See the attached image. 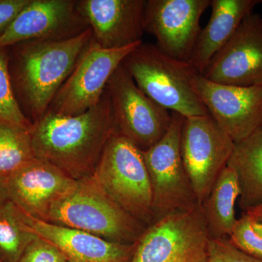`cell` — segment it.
I'll return each mask as SVG.
<instances>
[{"instance_id": "obj_1", "label": "cell", "mask_w": 262, "mask_h": 262, "mask_svg": "<svg viewBox=\"0 0 262 262\" xmlns=\"http://www.w3.org/2000/svg\"><path fill=\"white\" fill-rule=\"evenodd\" d=\"M118 131L106 89L89 111L76 116L46 114L30 130L33 152L75 180L92 176L110 138Z\"/></svg>"}, {"instance_id": "obj_2", "label": "cell", "mask_w": 262, "mask_h": 262, "mask_svg": "<svg viewBox=\"0 0 262 262\" xmlns=\"http://www.w3.org/2000/svg\"><path fill=\"white\" fill-rule=\"evenodd\" d=\"M91 29L63 41L31 40L10 46L12 85L31 123L40 120L92 42Z\"/></svg>"}, {"instance_id": "obj_3", "label": "cell", "mask_w": 262, "mask_h": 262, "mask_svg": "<svg viewBox=\"0 0 262 262\" xmlns=\"http://www.w3.org/2000/svg\"><path fill=\"white\" fill-rule=\"evenodd\" d=\"M44 222L89 232L111 242L134 244L146 226L106 194L92 176L51 207Z\"/></svg>"}, {"instance_id": "obj_4", "label": "cell", "mask_w": 262, "mask_h": 262, "mask_svg": "<svg viewBox=\"0 0 262 262\" xmlns=\"http://www.w3.org/2000/svg\"><path fill=\"white\" fill-rule=\"evenodd\" d=\"M92 177L122 209L146 227L154 223L152 190L142 151L119 131L108 140Z\"/></svg>"}, {"instance_id": "obj_5", "label": "cell", "mask_w": 262, "mask_h": 262, "mask_svg": "<svg viewBox=\"0 0 262 262\" xmlns=\"http://www.w3.org/2000/svg\"><path fill=\"white\" fill-rule=\"evenodd\" d=\"M122 63L138 87L162 107L184 117L209 115L191 84L187 62L170 58L155 44L142 42Z\"/></svg>"}, {"instance_id": "obj_6", "label": "cell", "mask_w": 262, "mask_h": 262, "mask_svg": "<svg viewBox=\"0 0 262 262\" xmlns=\"http://www.w3.org/2000/svg\"><path fill=\"white\" fill-rule=\"evenodd\" d=\"M209 237L201 204L146 227L129 262H208Z\"/></svg>"}, {"instance_id": "obj_7", "label": "cell", "mask_w": 262, "mask_h": 262, "mask_svg": "<svg viewBox=\"0 0 262 262\" xmlns=\"http://www.w3.org/2000/svg\"><path fill=\"white\" fill-rule=\"evenodd\" d=\"M171 113V122L165 136L149 149L141 151L152 190L155 222L200 204L181 154L184 117Z\"/></svg>"}, {"instance_id": "obj_8", "label": "cell", "mask_w": 262, "mask_h": 262, "mask_svg": "<svg viewBox=\"0 0 262 262\" xmlns=\"http://www.w3.org/2000/svg\"><path fill=\"white\" fill-rule=\"evenodd\" d=\"M106 89L119 132L141 151L165 136L172 113L148 97L122 63L114 72Z\"/></svg>"}, {"instance_id": "obj_9", "label": "cell", "mask_w": 262, "mask_h": 262, "mask_svg": "<svg viewBox=\"0 0 262 262\" xmlns=\"http://www.w3.org/2000/svg\"><path fill=\"white\" fill-rule=\"evenodd\" d=\"M235 143L211 115L184 117L181 134L183 164L198 203L211 192L233 151Z\"/></svg>"}, {"instance_id": "obj_10", "label": "cell", "mask_w": 262, "mask_h": 262, "mask_svg": "<svg viewBox=\"0 0 262 262\" xmlns=\"http://www.w3.org/2000/svg\"><path fill=\"white\" fill-rule=\"evenodd\" d=\"M142 42L120 49L106 50L96 46L92 41L58 90L46 114L76 116L89 111L102 97L114 72Z\"/></svg>"}, {"instance_id": "obj_11", "label": "cell", "mask_w": 262, "mask_h": 262, "mask_svg": "<svg viewBox=\"0 0 262 262\" xmlns=\"http://www.w3.org/2000/svg\"><path fill=\"white\" fill-rule=\"evenodd\" d=\"M189 73L193 89L208 113L235 144L262 127V87L212 82L191 65Z\"/></svg>"}, {"instance_id": "obj_12", "label": "cell", "mask_w": 262, "mask_h": 262, "mask_svg": "<svg viewBox=\"0 0 262 262\" xmlns=\"http://www.w3.org/2000/svg\"><path fill=\"white\" fill-rule=\"evenodd\" d=\"M211 0H146L144 32L163 54L189 62L202 30L201 19Z\"/></svg>"}, {"instance_id": "obj_13", "label": "cell", "mask_w": 262, "mask_h": 262, "mask_svg": "<svg viewBox=\"0 0 262 262\" xmlns=\"http://www.w3.org/2000/svg\"><path fill=\"white\" fill-rule=\"evenodd\" d=\"M78 0H29L0 36V48L26 41H63L90 29Z\"/></svg>"}, {"instance_id": "obj_14", "label": "cell", "mask_w": 262, "mask_h": 262, "mask_svg": "<svg viewBox=\"0 0 262 262\" xmlns=\"http://www.w3.org/2000/svg\"><path fill=\"white\" fill-rule=\"evenodd\" d=\"M201 75L217 83L262 87V17L252 13Z\"/></svg>"}, {"instance_id": "obj_15", "label": "cell", "mask_w": 262, "mask_h": 262, "mask_svg": "<svg viewBox=\"0 0 262 262\" xmlns=\"http://www.w3.org/2000/svg\"><path fill=\"white\" fill-rule=\"evenodd\" d=\"M3 183L10 201L20 211L44 221L51 207L75 189L77 180L35 158Z\"/></svg>"}, {"instance_id": "obj_16", "label": "cell", "mask_w": 262, "mask_h": 262, "mask_svg": "<svg viewBox=\"0 0 262 262\" xmlns=\"http://www.w3.org/2000/svg\"><path fill=\"white\" fill-rule=\"evenodd\" d=\"M78 8L102 49H120L142 42L145 0H78Z\"/></svg>"}, {"instance_id": "obj_17", "label": "cell", "mask_w": 262, "mask_h": 262, "mask_svg": "<svg viewBox=\"0 0 262 262\" xmlns=\"http://www.w3.org/2000/svg\"><path fill=\"white\" fill-rule=\"evenodd\" d=\"M24 215L31 232L56 246L68 262H129L132 257L134 244L111 242L84 231Z\"/></svg>"}, {"instance_id": "obj_18", "label": "cell", "mask_w": 262, "mask_h": 262, "mask_svg": "<svg viewBox=\"0 0 262 262\" xmlns=\"http://www.w3.org/2000/svg\"><path fill=\"white\" fill-rule=\"evenodd\" d=\"M261 3L262 0H211V18L202 29L188 63L201 74L234 35L243 20Z\"/></svg>"}, {"instance_id": "obj_19", "label": "cell", "mask_w": 262, "mask_h": 262, "mask_svg": "<svg viewBox=\"0 0 262 262\" xmlns=\"http://www.w3.org/2000/svg\"><path fill=\"white\" fill-rule=\"evenodd\" d=\"M227 167L237 177L244 212L262 206V127L236 143Z\"/></svg>"}, {"instance_id": "obj_20", "label": "cell", "mask_w": 262, "mask_h": 262, "mask_svg": "<svg viewBox=\"0 0 262 262\" xmlns=\"http://www.w3.org/2000/svg\"><path fill=\"white\" fill-rule=\"evenodd\" d=\"M239 193L235 173L226 167L201 204L210 239L226 238L232 233L237 221L234 206Z\"/></svg>"}, {"instance_id": "obj_21", "label": "cell", "mask_w": 262, "mask_h": 262, "mask_svg": "<svg viewBox=\"0 0 262 262\" xmlns=\"http://www.w3.org/2000/svg\"><path fill=\"white\" fill-rule=\"evenodd\" d=\"M36 237L26 223L23 212L13 202L0 208V261L18 262Z\"/></svg>"}, {"instance_id": "obj_22", "label": "cell", "mask_w": 262, "mask_h": 262, "mask_svg": "<svg viewBox=\"0 0 262 262\" xmlns=\"http://www.w3.org/2000/svg\"><path fill=\"white\" fill-rule=\"evenodd\" d=\"M34 158L30 130L0 122V182Z\"/></svg>"}, {"instance_id": "obj_23", "label": "cell", "mask_w": 262, "mask_h": 262, "mask_svg": "<svg viewBox=\"0 0 262 262\" xmlns=\"http://www.w3.org/2000/svg\"><path fill=\"white\" fill-rule=\"evenodd\" d=\"M9 60L8 48H0V122L30 130L32 124L22 113L13 91Z\"/></svg>"}, {"instance_id": "obj_24", "label": "cell", "mask_w": 262, "mask_h": 262, "mask_svg": "<svg viewBox=\"0 0 262 262\" xmlns=\"http://www.w3.org/2000/svg\"><path fill=\"white\" fill-rule=\"evenodd\" d=\"M228 239L234 247L262 261V222L244 212Z\"/></svg>"}, {"instance_id": "obj_25", "label": "cell", "mask_w": 262, "mask_h": 262, "mask_svg": "<svg viewBox=\"0 0 262 262\" xmlns=\"http://www.w3.org/2000/svg\"><path fill=\"white\" fill-rule=\"evenodd\" d=\"M208 262H262L239 251L229 242L228 237L210 239Z\"/></svg>"}, {"instance_id": "obj_26", "label": "cell", "mask_w": 262, "mask_h": 262, "mask_svg": "<svg viewBox=\"0 0 262 262\" xmlns=\"http://www.w3.org/2000/svg\"><path fill=\"white\" fill-rule=\"evenodd\" d=\"M18 262H68L64 255L48 241L36 237Z\"/></svg>"}, {"instance_id": "obj_27", "label": "cell", "mask_w": 262, "mask_h": 262, "mask_svg": "<svg viewBox=\"0 0 262 262\" xmlns=\"http://www.w3.org/2000/svg\"><path fill=\"white\" fill-rule=\"evenodd\" d=\"M29 3V0H0V36Z\"/></svg>"}, {"instance_id": "obj_28", "label": "cell", "mask_w": 262, "mask_h": 262, "mask_svg": "<svg viewBox=\"0 0 262 262\" xmlns=\"http://www.w3.org/2000/svg\"><path fill=\"white\" fill-rule=\"evenodd\" d=\"M8 192H7L6 188H5L4 184L0 182V208L4 206L7 202L9 201Z\"/></svg>"}, {"instance_id": "obj_29", "label": "cell", "mask_w": 262, "mask_h": 262, "mask_svg": "<svg viewBox=\"0 0 262 262\" xmlns=\"http://www.w3.org/2000/svg\"><path fill=\"white\" fill-rule=\"evenodd\" d=\"M246 213H249L250 215H253V217L262 222V206L246 211Z\"/></svg>"}, {"instance_id": "obj_30", "label": "cell", "mask_w": 262, "mask_h": 262, "mask_svg": "<svg viewBox=\"0 0 262 262\" xmlns=\"http://www.w3.org/2000/svg\"><path fill=\"white\" fill-rule=\"evenodd\" d=\"M0 262H2L1 261H0Z\"/></svg>"}]
</instances>
